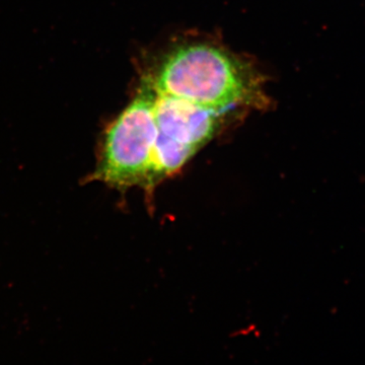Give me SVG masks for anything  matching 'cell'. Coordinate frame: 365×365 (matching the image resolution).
Here are the masks:
<instances>
[{
	"label": "cell",
	"instance_id": "obj_3",
	"mask_svg": "<svg viewBox=\"0 0 365 365\" xmlns=\"http://www.w3.org/2000/svg\"><path fill=\"white\" fill-rule=\"evenodd\" d=\"M155 93L158 136L153 157V184L157 188L163 180L177 174L213 138L220 129L222 115L181 98Z\"/></svg>",
	"mask_w": 365,
	"mask_h": 365
},
{
	"label": "cell",
	"instance_id": "obj_1",
	"mask_svg": "<svg viewBox=\"0 0 365 365\" xmlns=\"http://www.w3.org/2000/svg\"><path fill=\"white\" fill-rule=\"evenodd\" d=\"M151 78L158 93L218 115L235 107L267 105L260 76L249 64L203 43L182 46L170 53Z\"/></svg>",
	"mask_w": 365,
	"mask_h": 365
},
{
	"label": "cell",
	"instance_id": "obj_2",
	"mask_svg": "<svg viewBox=\"0 0 365 365\" xmlns=\"http://www.w3.org/2000/svg\"><path fill=\"white\" fill-rule=\"evenodd\" d=\"M155 97L153 78L146 76L130 104L106 129L97 165L86 182H103L123 193L137 187L153 195Z\"/></svg>",
	"mask_w": 365,
	"mask_h": 365
}]
</instances>
